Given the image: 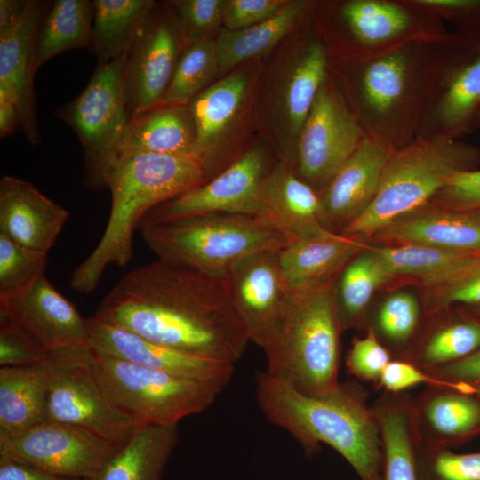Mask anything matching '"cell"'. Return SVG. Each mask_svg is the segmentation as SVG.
Listing matches in <instances>:
<instances>
[{"label":"cell","instance_id":"cell-15","mask_svg":"<svg viewBox=\"0 0 480 480\" xmlns=\"http://www.w3.org/2000/svg\"><path fill=\"white\" fill-rule=\"evenodd\" d=\"M278 251H259L244 257L223 280L250 341L263 350L280 336L294 297L284 278Z\"/></svg>","mask_w":480,"mask_h":480},{"label":"cell","instance_id":"cell-13","mask_svg":"<svg viewBox=\"0 0 480 480\" xmlns=\"http://www.w3.org/2000/svg\"><path fill=\"white\" fill-rule=\"evenodd\" d=\"M364 134L329 72L301 129L292 170L320 196Z\"/></svg>","mask_w":480,"mask_h":480},{"label":"cell","instance_id":"cell-46","mask_svg":"<svg viewBox=\"0 0 480 480\" xmlns=\"http://www.w3.org/2000/svg\"><path fill=\"white\" fill-rule=\"evenodd\" d=\"M387 348L368 329L363 338L355 337L346 357L348 371L357 379L377 386L386 366L393 360Z\"/></svg>","mask_w":480,"mask_h":480},{"label":"cell","instance_id":"cell-22","mask_svg":"<svg viewBox=\"0 0 480 480\" xmlns=\"http://www.w3.org/2000/svg\"><path fill=\"white\" fill-rule=\"evenodd\" d=\"M372 236L387 245L426 244L480 253V209H455L429 201Z\"/></svg>","mask_w":480,"mask_h":480},{"label":"cell","instance_id":"cell-30","mask_svg":"<svg viewBox=\"0 0 480 480\" xmlns=\"http://www.w3.org/2000/svg\"><path fill=\"white\" fill-rule=\"evenodd\" d=\"M247 85V75L236 72L206 87L188 103L196 130V156L208 172L220 139L239 111Z\"/></svg>","mask_w":480,"mask_h":480},{"label":"cell","instance_id":"cell-33","mask_svg":"<svg viewBox=\"0 0 480 480\" xmlns=\"http://www.w3.org/2000/svg\"><path fill=\"white\" fill-rule=\"evenodd\" d=\"M93 23L88 50L98 64L127 54L156 2L152 0H93Z\"/></svg>","mask_w":480,"mask_h":480},{"label":"cell","instance_id":"cell-52","mask_svg":"<svg viewBox=\"0 0 480 480\" xmlns=\"http://www.w3.org/2000/svg\"><path fill=\"white\" fill-rule=\"evenodd\" d=\"M0 480H68L31 465L0 457Z\"/></svg>","mask_w":480,"mask_h":480},{"label":"cell","instance_id":"cell-20","mask_svg":"<svg viewBox=\"0 0 480 480\" xmlns=\"http://www.w3.org/2000/svg\"><path fill=\"white\" fill-rule=\"evenodd\" d=\"M0 313L49 351L89 344L86 319L44 275L23 291L0 297Z\"/></svg>","mask_w":480,"mask_h":480},{"label":"cell","instance_id":"cell-3","mask_svg":"<svg viewBox=\"0 0 480 480\" xmlns=\"http://www.w3.org/2000/svg\"><path fill=\"white\" fill-rule=\"evenodd\" d=\"M209 172L194 156L169 154L118 155L108 168L107 188L111 209L94 250L71 275L70 286L91 293L110 265L125 267L132 257L133 233L156 206L205 182Z\"/></svg>","mask_w":480,"mask_h":480},{"label":"cell","instance_id":"cell-12","mask_svg":"<svg viewBox=\"0 0 480 480\" xmlns=\"http://www.w3.org/2000/svg\"><path fill=\"white\" fill-rule=\"evenodd\" d=\"M44 366L48 420L87 428L117 445L144 425L107 396L94 372L90 344L52 350Z\"/></svg>","mask_w":480,"mask_h":480},{"label":"cell","instance_id":"cell-32","mask_svg":"<svg viewBox=\"0 0 480 480\" xmlns=\"http://www.w3.org/2000/svg\"><path fill=\"white\" fill-rule=\"evenodd\" d=\"M48 376L44 364L0 368V436L46 420Z\"/></svg>","mask_w":480,"mask_h":480},{"label":"cell","instance_id":"cell-16","mask_svg":"<svg viewBox=\"0 0 480 480\" xmlns=\"http://www.w3.org/2000/svg\"><path fill=\"white\" fill-rule=\"evenodd\" d=\"M268 172L264 151L252 148L214 178L153 208L138 228L211 212L263 217L262 185Z\"/></svg>","mask_w":480,"mask_h":480},{"label":"cell","instance_id":"cell-56","mask_svg":"<svg viewBox=\"0 0 480 480\" xmlns=\"http://www.w3.org/2000/svg\"><path fill=\"white\" fill-rule=\"evenodd\" d=\"M476 308H477V310H478V312L480 314V307H476Z\"/></svg>","mask_w":480,"mask_h":480},{"label":"cell","instance_id":"cell-29","mask_svg":"<svg viewBox=\"0 0 480 480\" xmlns=\"http://www.w3.org/2000/svg\"><path fill=\"white\" fill-rule=\"evenodd\" d=\"M412 404L409 394L386 392L371 406L380 436L382 480H419Z\"/></svg>","mask_w":480,"mask_h":480},{"label":"cell","instance_id":"cell-57","mask_svg":"<svg viewBox=\"0 0 480 480\" xmlns=\"http://www.w3.org/2000/svg\"><path fill=\"white\" fill-rule=\"evenodd\" d=\"M87 480H96V479H87Z\"/></svg>","mask_w":480,"mask_h":480},{"label":"cell","instance_id":"cell-27","mask_svg":"<svg viewBox=\"0 0 480 480\" xmlns=\"http://www.w3.org/2000/svg\"><path fill=\"white\" fill-rule=\"evenodd\" d=\"M412 420L419 445L450 448L480 433V399L428 386L413 398Z\"/></svg>","mask_w":480,"mask_h":480},{"label":"cell","instance_id":"cell-2","mask_svg":"<svg viewBox=\"0 0 480 480\" xmlns=\"http://www.w3.org/2000/svg\"><path fill=\"white\" fill-rule=\"evenodd\" d=\"M256 398L266 418L313 454L324 443L351 465L361 480H382L380 430L366 393L353 382L327 394L303 395L265 371L255 377Z\"/></svg>","mask_w":480,"mask_h":480},{"label":"cell","instance_id":"cell-7","mask_svg":"<svg viewBox=\"0 0 480 480\" xmlns=\"http://www.w3.org/2000/svg\"><path fill=\"white\" fill-rule=\"evenodd\" d=\"M332 283L294 295L280 336L264 350L265 372L309 396L327 394L340 385L341 331Z\"/></svg>","mask_w":480,"mask_h":480},{"label":"cell","instance_id":"cell-8","mask_svg":"<svg viewBox=\"0 0 480 480\" xmlns=\"http://www.w3.org/2000/svg\"><path fill=\"white\" fill-rule=\"evenodd\" d=\"M327 29L317 30L329 60L340 66L362 62L412 42L436 43L444 21L413 0H345L324 4Z\"/></svg>","mask_w":480,"mask_h":480},{"label":"cell","instance_id":"cell-55","mask_svg":"<svg viewBox=\"0 0 480 480\" xmlns=\"http://www.w3.org/2000/svg\"><path fill=\"white\" fill-rule=\"evenodd\" d=\"M480 399V387L476 388V395Z\"/></svg>","mask_w":480,"mask_h":480},{"label":"cell","instance_id":"cell-21","mask_svg":"<svg viewBox=\"0 0 480 480\" xmlns=\"http://www.w3.org/2000/svg\"><path fill=\"white\" fill-rule=\"evenodd\" d=\"M395 152L388 144L364 134L363 140L320 194L322 220L340 233L372 203L387 163Z\"/></svg>","mask_w":480,"mask_h":480},{"label":"cell","instance_id":"cell-38","mask_svg":"<svg viewBox=\"0 0 480 480\" xmlns=\"http://www.w3.org/2000/svg\"><path fill=\"white\" fill-rule=\"evenodd\" d=\"M480 348V322L445 324L432 332L406 361L428 372L462 359Z\"/></svg>","mask_w":480,"mask_h":480},{"label":"cell","instance_id":"cell-17","mask_svg":"<svg viewBox=\"0 0 480 480\" xmlns=\"http://www.w3.org/2000/svg\"><path fill=\"white\" fill-rule=\"evenodd\" d=\"M185 46L169 2L162 7L156 3L126 55L125 92L130 116L160 102Z\"/></svg>","mask_w":480,"mask_h":480},{"label":"cell","instance_id":"cell-40","mask_svg":"<svg viewBox=\"0 0 480 480\" xmlns=\"http://www.w3.org/2000/svg\"><path fill=\"white\" fill-rule=\"evenodd\" d=\"M46 252L23 246L0 233V297L23 291L44 275Z\"/></svg>","mask_w":480,"mask_h":480},{"label":"cell","instance_id":"cell-5","mask_svg":"<svg viewBox=\"0 0 480 480\" xmlns=\"http://www.w3.org/2000/svg\"><path fill=\"white\" fill-rule=\"evenodd\" d=\"M143 241L157 259L224 280L244 257L280 250L285 236L265 217L225 212L192 215L140 225Z\"/></svg>","mask_w":480,"mask_h":480},{"label":"cell","instance_id":"cell-51","mask_svg":"<svg viewBox=\"0 0 480 480\" xmlns=\"http://www.w3.org/2000/svg\"><path fill=\"white\" fill-rule=\"evenodd\" d=\"M447 383L461 382L480 387V348L469 356L428 372Z\"/></svg>","mask_w":480,"mask_h":480},{"label":"cell","instance_id":"cell-14","mask_svg":"<svg viewBox=\"0 0 480 480\" xmlns=\"http://www.w3.org/2000/svg\"><path fill=\"white\" fill-rule=\"evenodd\" d=\"M120 446L87 428L48 419L0 436V457L84 480L96 479Z\"/></svg>","mask_w":480,"mask_h":480},{"label":"cell","instance_id":"cell-54","mask_svg":"<svg viewBox=\"0 0 480 480\" xmlns=\"http://www.w3.org/2000/svg\"><path fill=\"white\" fill-rule=\"evenodd\" d=\"M20 129V117L16 106L10 100L0 99V136H10Z\"/></svg>","mask_w":480,"mask_h":480},{"label":"cell","instance_id":"cell-9","mask_svg":"<svg viewBox=\"0 0 480 480\" xmlns=\"http://www.w3.org/2000/svg\"><path fill=\"white\" fill-rule=\"evenodd\" d=\"M93 350V369L109 399L141 424L177 426L203 412L221 388Z\"/></svg>","mask_w":480,"mask_h":480},{"label":"cell","instance_id":"cell-4","mask_svg":"<svg viewBox=\"0 0 480 480\" xmlns=\"http://www.w3.org/2000/svg\"><path fill=\"white\" fill-rule=\"evenodd\" d=\"M434 59V43L418 41L330 72L364 133L397 150L416 140Z\"/></svg>","mask_w":480,"mask_h":480},{"label":"cell","instance_id":"cell-44","mask_svg":"<svg viewBox=\"0 0 480 480\" xmlns=\"http://www.w3.org/2000/svg\"><path fill=\"white\" fill-rule=\"evenodd\" d=\"M169 4L186 45L212 40L223 22L224 0H175Z\"/></svg>","mask_w":480,"mask_h":480},{"label":"cell","instance_id":"cell-6","mask_svg":"<svg viewBox=\"0 0 480 480\" xmlns=\"http://www.w3.org/2000/svg\"><path fill=\"white\" fill-rule=\"evenodd\" d=\"M479 149L460 140L416 139L395 150L371 205L340 234L372 236L395 219L428 203L459 172L477 169Z\"/></svg>","mask_w":480,"mask_h":480},{"label":"cell","instance_id":"cell-36","mask_svg":"<svg viewBox=\"0 0 480 480\" xmlns=\"http://www.w3.org/2000/svg\"><path fill=\"white\" fill-rule=\"evenodd\" d=\"M90 0H55L39 28L35 46L36 71L52 57L73 49L88 48L93 23Z\"/></svg>","mask_w":480,"mask_h":480},{"label":"cell","instance_id":"cell-24","mask_svg":"<svg viewBox=\"0 0 480 480\" xmlns=\"http://www.w3.org/2000/svg\"><path fill=\"white\" fill-rule=\"evenodd\" d=\"M69 212L32 183L4 175L0 180V233L28 248L48 252Z\"/></svg>","mask_w":480,"mask_h":480},{"label":"cell","instance_id":"cell-25","mask_svg":"<svg viewBox=\"0 0 480 480\" xmlns=\"http://www.w3.org/2000/svg\"><path fill=\"white\" fill-rule=\"evenodd\" d=\"M267 218L289 242L332 234L322 220L319 195L299 179L287 163L269 171L262 185Z\"/></svg>","mask_w":480,"mask_h":480},{"label":"cell","instance_id":"cell-18","mask_svg":"<svg viewBox=\"0 0 480 480\" xmlns=\"http://www.w3.org/2000/svg\"><path fill=\"white\" fill-rule=\"evenodd\" d=\"M86 321L89 344L100 352L222 389L232 379L233 364L167 347L94 316Z\"/></svg>","mask_w":480,"mask_h":480},{"label":"cell","instance_id":"cell-10","mask_svg":"<svg viewBox=\"0 0 480 480\" xmlns=\"http://www.w3.org/2000/svg\"><path fill=\"white\" fill-rule=\"evenodd\" d=\"M434 48L416 139L460 140L480 129V27L455 28Z\"/></svg>","mask_w":480,"mask_h":480},{"label":"cell","instance_id":"cell-45","mask_svg":"<svg viewBox=\"0 0 480 480\" xmlns=\"http://www.w3.org/2000/svg\"><path fill=\"white\" fill-rule=\"evenodd\" d=\"M50 351L12 319L0 313L1 366H33L43 364Z\"/></svg>","mask_w":480,"mask_h":480},{"label":"cell","instance_id":"cell-28","mask_svg":"<svg viewBox=\"0 0 480 480\" xmlns=\"http://www.w3.org/2000/svg\"><path fill=\"white\" fill-rule=\"evenodd\" d=\"M140 153L199 158L196 152L195 125L188 104H157L130 116L116 157Z\"/></svg>","mask_w":480,"mask_h":480},{"label":"cell","instance_id":"cell-43","mask_svg":"<svg viewBox=\"0 0 480 480\" xmlns=\"http://www.w3.org/2000/svg\"><path fill=\"white\" fill-rule=\"evenodd\" d=\"M427 289L428 314L441 312L452 303L480 307V257Z\"/></svg>","mask_w":480,"mask_h":480},{"label":"cell","instance_id":"cell-11","mask_svg":"<svg viewBox=\"0 0 480 480\" xmlns=\"http://www.w3.org/2000/svg\"><path fill=\"white\" fill-rule=\"evenodd\" d=\"M127 55V54H126ZM126 55L97 68L83 92L57 111L77 136L84 164V187L107 188L106 176L129 121Z\"/></svg>","mask_w":480,"mask_h":480},{"label":"cell","instance_id":"cell-26","mask_svg":"<svg viewBox=\"0 0 480 480\" xmlns=\"http://www.w3.org/2000/svg\"><path fill=\"white\" fill-rule=\"evenodd\" d=\"M363 236L334 233L289 242L278 251L280 268L293 295L332 283L347 263L368 248Z\"/></svg>","mask_w":480,"mask_h":480},{"label":"cell","instance_id":"cell-37","mask_svg":"<svg viewBox=\"0 0 480 480\" xmlns=\"http://www.w3.org/2000/svg\"><path fill=\"white\" fill-rule=\"evenodd\" d=\"M393 276H410L426 287L460 270L480 256L478 252L426 244L374 247Z\"/></svg>","mask_w":480,"mask_h":480},{"label":"cell","instance_id":"cell-41","mask_svg":"<svg viewBox=\"0 0 480 480\" xmlns=\"http://www.w3.org/2000/svg\"><path fill=\"white\" fill-rule=\"evenodd\" d=\"M420 316L417 299L406 292L388 297L380 306L375 326L369 327L377 337L381 336L394 348H405L413 337Z\"/></svg>","mask_w":480,"mask_h":480},{"label":"cell","instance_id":"cell-31","mask_svg":"<svg viewBox=\"0 0 480 480\" xmlns=\"http://www.w3.org/2000/svg\"><path fill=\"white\" fill-rule=\"evenodd\" d=\"M178 441L177 426L144 424L106 462L96 480H161Z\"/></svg>","mask_w":480,"mask_h":480},{"label":"cell","instance_id":"cell-53","mask_svg":"<svg viewBox=\"0 0 480 480\" xmlns=\"http://www.w3.org/2000/svg\"><path fill=\"white\" fill-rule=\"evenodd\" d=\"M28 0H0V35L13 28L21 19Z\"/></svg>","mask_w":480,"mask_h":480},{"label":"cell","instance_id":"cell-34","mask_svg":"<svg viewBox=\"0 0 480 480\" xmlns=\"http://www.w3.org/2000/svg\"><path fill=\"white\" fill-rule=\"evenodd\" d=\"M394 277L374 248L356 254L332 283L334 311L340 329L357 326L375 290Z\"/></svg>","mask_w":480,"mask_h":480},{"label":"cell","instance_id":"cell-50","mask_svg":"<svg viewBox=\"0 0 480 480\" xmlns=\"http://www.w3.org/2000/svg\"><path fill=\"white\" fill-rule=\"evenodd\" d=\"M413 2L443 21L456 28L480 27V0H413Z\"/></svg>","mask_w":480,"mask_h":480},{"label":"cell","instance_id":"cell-23","mask_svg":"<svg viewBox=\"0 0 480 480\" xmlns=\"http://www.w3.org/2000/svg\"><path fill=\"white\" fill-rule=\"evenodd\" d=\"M329 72L326 47L316 31H309L292 52L279 79L275 100L282 132L291 142L292 162L301 129Z\"/></svg>","mask_w":480,"mask_h":480},{"label":"cell","instance_id":"cell-48","mask_svg":"<svg viewBox=\"0 0 480 480\" xmlns=\"http://www.w3.org/2000/svg\"><path fill=\"white\" fill-rule=\"evenodd\" d=\"M430 202L455 209H480V170L455 173Z\"/></svg>","mask_w":480,"mask_h":480},{"label":"cell","instance_id":"cell-19","mask_svg":"<svg viewBox=\"0 0 480 480\" xmlns=\"http://www.w3.org/2000/svg\"><path fill=\"white\" fill-rule=\"evenodd\" d=\"M52 1L28 0L17 25L0 35V99L17 108L20 129L31 146L42 142L34 92L35 46L41 23Z\"/></svg>","mask_w":480,"mask_h":480},{"label":"cell","instance_id":"cell-35","mask_svg":"<svg viewBox=\"0 0 480 480\" xmlns=\"http://www.w3.org/2000/svg\"><path fill=\"white\" fill-rule=\"evenodd\" d=\"M310 1H288L273 18L237 30L224 28L216 42L219 68L226 72L275 46L298 21L313 11Z\"/></svg>","mask_w":480,"mask_h":480},{"label":"cell","instance_id":"cell-42","mask_svg":"<svg viewBox=\"0 0 480 480\" xmlns=\"http://www.w3.org/2000/svg\"><path fill=\"white\" fill-rule=\"evenodd\" d=\"M416 466L419 480H480V452L418 444Z\"/></svg>","mask_w":480,"mask_h":480},{"label":"cell","instance_id":"cell-47","mask_svg":"<svg viewBox=\"0 0 480 480\" xmlns=\"http://www.w3.org/2000/svg\"><path fill=\"white\" fill-rule=\"evenodd\" d=\"M288 3L285 0H226L223 10L225 28H245L276 15Z\"/></svg>","mask_w":480,"mask_h":480},{"label":"cell","instance_id":"cell-1","mask_svg":"<svg viewBox=\"0 0 480 480\" xmlns=\"http://www.w3.org/2000/svg\"><path fill=\"white\" fill-rule=\"evenodd\" d=\"M94 316L167 347L233 364L250 342L223 280L161 259L126 273Z\"/></svg>","mask_w":480,"mask_h":480},{"label":"cell","instance_id":"cell-49","mask_svg":"<svg viewBox=\"0 0 480 480\" xmlns=\"http://www.w3.org/2000/svg\"><path fill=\"white\" fill-rule=\"evenodd\" d=\"M421 383L449 388L452 386L451 383L429 375L408 361L393 359L384 369L377 387L384 388L388 393H400Z\"/></svg>","mask_w":480,"mask_h":480},{"label":"cell","instance_id":"cell-39","mask_svg":"<svg viewBox=\"0 0 480 480\" xmlns=\"http://www.w3.org/2000/svg\"><path fill=\"white\" fill-rule=\"evenodd\" d=\"M219 70L215 40L186 45L158 104H188L205 89Z\"/></svg>","mask_w":480,"mask_h":480}]
</instances>
